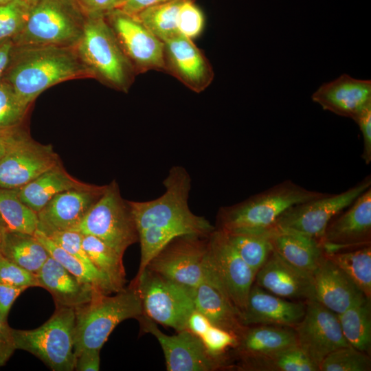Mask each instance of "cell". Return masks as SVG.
<instances>
[{"label":"cell","instance_id":"obj_55","mask_svg":"<svg viewBox=\"0 0 371 371\" xmlns=\"http://www.w3.org/2000/svg\"><path fill=\"white\" fill-rule=\"evenodd\" d=\"M11 0H0V4H3L10 1Z\"/></svg>","mask_w":371,"mask_h":371},{"label":"cell","instance_id":"obj_27","mask_svg":"<svg viewBox=\"0 0 371 371\" xmlns=\"http://www.w3.org/2000/svg\"><path fill=\"white\" fill-rule=\"evenodd\" d=\"M70 175L61 163L18 189L20 199L36 214L55 195L74 189L94 187Z\"/></svg>","mask_w":371,"mask_h":371},{"label":"cell","instance_id":"obj_30","mask_svg":"<svg viewBox=\"0 0 371 371\" xmlns=\"http://www.w3.org/2000/svg\"><path fill=\"white\" fill-rule=\"evenodd\" d=\"M34 235L49 255L80 280L105 294L117 292L109 278L94 266L88 265L71 256L43 232L36 230Z\"/></svg>","mask_w":371,"mask_h":371},{"label":"cell","instance_id":"obj_22","mask_svg":"<svg viewBox=\"0 0 371 371\" xmlns=\"http://www.w3.org/2000/svg\"><path fill=\"white\" fill-rule=\"evenodd\" d=\"M312 100L324 110L354 120L371 106V81L343 74L321 85L313 94Z\"/></svg>","mask_w":371,"mask_h":371},{"label":"cell","instance_id":"obj_54","mask_svg":"<svg viewBox=\"0 0 371 371\" xmlns=\"http://www.w3.org/2000/svg\"><path fill=\"white\" fill-rule=\"evenodd\" d=\"M7 229H8V227L5 221H3V219L0 215V254H1V245H2L3 235Z\"/></svg>","mask_w":371,"mask_h":371},{"label":"cell","instance_id":"obj_39","mask_svg":"<svg viewBox=\"0 0 371 371\" xmlns=\"http://www.w3.org/2000/svg\"><path fill=\"white\" fill-rule=\"evenodd\" d=\"M368 354L350 346L338 348L328 354L319 365V371H370Z\"/></svg>","mask_w":371,"mask_h":371},{"label":"cell","instance_id":"obj_16","mask_svg":"<svg viewBox=\"0 0 371 371\" xmlns=\"http://www.w3.org/2000/svg\"><path fill=\"white\" fill-rule=\"evenodd\" d=\"M142 329L153 335L164 354L168 371H211L219 366L217 358L206 350L200 337L187 329L168 335L144 313L137 319Z\"/></svg>","mask_w":371,"mask_h":371},{"label":"cell","instance_id":"obj_41","mask_svg":"<svg viewBox=\"0 0 371 371\" xmlns=\"http://www.w3.org/2000/svg\"><path fill=\"white\" fill-rule=\"evenodd\" d=\"M201 11L191 0H183L177 16V29L181 35L192 39L198 36L204 26Z\"/></svg>","mask_w":371,"mask_h":371},{"label":"cell","instance_id":"obj_18","mask_svg":"<svg viewBox=\"0 0 371 371\" xmlns=\"http://www.w3.org/2000/svg\"><path fill=\"white\" fill-rule=\"evenodd\" d=\"M164 71L195 93L213 81L212 66L192 39L181 34L164 43Z\"/></svg>","mask_w":371,"mask_h":371},{"label":"cell","instance_id":"obj_1","mask_svg":"<svg viewBox=\"0 0 371 371\" xmlns=\"http://www.w3.org/2000/svg\"><path fill=\"white\" fill-rule=\"evenodd\" d=\"M191 182L188 171L175 166L163 181L165 192L162 195L151 201H129L140 244L137 278L173 239L187 235L207 237L215 229L208 220L190 210Z\"/></svg>","mask_w":371,"mask_h":371},{"label":"cell","instance_id":"obj_3","mask_svg":"<svg viewBox=\"0 0 371 371\" xmlns=\"http://www.w3.org/2000/svg\"><path fill=\"white\" fill-rule=\"evenodd\" d=\"M109 295L98 292L89 302L74 308L75 355L84 350H100L120 323L137 319L143 314L140 295L133 284Z\"/></svg>","mask_w":371,"mask_h":371},{"label":"cell","instance_id":"obj_6","mask_svg":"<svg viewBox=\"0 0 371 371\" xmlns=\"http://www.w3.org/2000/svg\"><path fill=\"white\" fill-rule=\"evenodd\" d=\"M76 47L94 78L117 91H128L136 73L104 14L89 13Z\"/></svg>","mask_w":371,"mask_h":371},{"label":"cell","instance_id":"obj_44","mask_svg":"<svg viewBox=\"0 0 371 371\" xmlns=\"http://www.w3.org/2000/svg\"><path fill=\"white\" fill-rule=\"evenodd\" d=\"M201 339L207 352L218 358L229 347H236L238 339L229 332L218 327L211 326Z\"/></svg>","mask_w":371,"mask_h":371},{"label":"cell","instance_id":"obj_31","mask_svg":"<svg viewBox=\"0 0 371 371\" xmlns=\"http://www.w3.org/2000/svg\"><path fill=\"white\" fill-rule=\"evenodd\" d=\"M371 300L367 298L337 315L348 344L368 354L371 348Z\"/></svg>","mask_w":371,"mask_h":371},{"label":"cell","instance_id":"obj_26","mask_svg":"<svg viewBox=\"0 0 371 371\" xmlns=\"http://www.w3.org/2000/svg\"><path fill=\"white\" fill-rule=\"evenodd\" d=\"M192 291L195 309L212 326L229 332L238 341L247 327L241 323L240 311L226 293L209 282H202Z\"/></svg>","mask_w":371,"mask_h":371},{"label":"cell","instance_id":"obj_11","mask_svg":"<svg viewBox=\"0 0 371 371\" xmlns=\"http://www.w3.org/2000/svg\"><path fill=\"white\" fill-rule=\"evenodd\" d=\"M60 163L51 144L36 142L22 127L9 135L0 159V188L19 189Z\"/></svg>","mask_w":371,"mask_h":371},{"label":"cell","instance_id":"obj_21","mask_svg":"<svg viewBox=\"0 0 371 371\" xmlns=\"http://www.w3.org/2000/svg\"><path fill=\"white\" fill-rule=\"evenodd\" d=\"M255 281L263 289L285 299H314L313 275L292 266L273 250L258 271Z\"/></svg>","mask_w":371,"mask_h":371},{"label":"cell","instance_id":"obj_12","mask_svg":"<svg viewBox=\"0 0 371 371\" xmlns=\"http://www.w3.org/2000/svg\"><path fill=\"white\" fill-rule=\"evenodd\" d=\"M370 187L371 177L368 175L343 192L327 193L322 197L291 207L271 226L300 232L320 240L330 221Z\"/></svg>","mask_w":371,"mask_h":371},{"label":"cell","instance_id":"obj_28","mask_svg":"<svg viewBox=\"0 0 371 371\" xmlns=\"http://www.w3.org/2000/svg\"><path fill=\"white\" fill-rule=\"evenodd\" d=\"M297 345L292 327L256 325L247 327L236 347L243 358L270 355Z\"/></svg>","mask_w":371,"mask_h":371},{"label":"cell","instance_id":"obj_9","mask_svg":"<svg viewBox=\"0 0 371 371\" xmlns=\"http://www.w3.org/2000/svg\"><path fill=\"white\" fill-rule=\"evenodd\" d=\"M207 238L193 235L177 237L158 253L146 269L190 289L209 282L223 291L210 267Z\"/></svg>","mask_w":371,"mask_h":371},{"label":"cell","instance_id":"obj_5","mask_svg":"<svg viewBox=\"0 0 371 371\" xmlns=\"http://www.w3.org/2000/svg\"><path fill=\"white\" fill-rule=\"evenodd\" d=\"M285 180L230 206L219 209L216 229L224 232L256 230L271 226L291 207L325 196Z\"/></svg>","mask_w":371,"mask_h":371},{"label":"cell","instance_id":"obj_34","mask_svg":"<svg viewBox=\"0 0 371 371\" xmlns=\"http://www.w3.org/2000/svg\"><path fill=\"white\" fill-rule=\"evenodd\" d=\"M243 368L262 371H318L315 363L298 345L265 356L243 358Z\"/></svg>","mask_w":371,"mask_h":371},{"label":"cell","instance_id":"obj_15","mask_svg":"<svg viewBox=\"0 0 371 371\" xmlns=\"http://www.w3.org/2000/svg\"><path fill=\"white\" fill-rule=\"evenodd\" d=\"M293 328L298 346L318 366L333 351L350 346L343 335L337 315L315 299L306 301L304 315Z\"/></svg>","mask_w":371,"mask_h":371},{"label":"cell","instance_id":"obj_37","mask_svg":"<svg viewBox=\"0 0 371 371\" xmlns=\"http://www.w3.org/2000/svg\"><path fill=\"white\" fill-rule=\"evenodd\" d=\"M0 215L9 229L31 234L37 229V214L20 199L18 189L0 188Z\"/></svg>","mask_w":371,"mask_h":371},{"label":"cell","instance_id":"obj_43","mask_svg":"<svg viewBox=\"0 0 371 371\" xmlns=\"http://www.w3.org/2000/svg\"><path fill=\"white\" fill-rule=\"evenodd\" d=\"M46 236L71 256L93 266L83 248L81 233L73 230L56 231Z\"/></svg>","mask_w":371,"mask_h":371},{"label":"cell","instance_id":"obj_8","mask_svg":"<svg viewBox=\"0 0 371 371\" xmlns=\"http://www.w3.org/2000/svg\"><path fill=\"white\" fill-rule=\"evenodd\" d=\"M72 230L94 236L122 255L139 240L129 201L122 198L115 180L106 185L100 197Z\"/></svg>","mask_w":371,"mask_h":371},{"label":"cell","instance_id":"obj_49","mask_svg":"<svg viewBox=\"0 0 371 371\" xmlns=\"http://www.w3.org/2000/svg\"><path fill=\"white\" fill-rule=\"evenodd\" d=\"M172 0H119L113 10L133 16L141 10Z\"/></svg>","mask_w":371,"mask_h":371},{"label":"cell","instance_id":"obj_42","mask_svg":"<svg viewBox=\"0 0 371 371\" xmlns=\"http://www.w3.org/2000/svg\"><path fill=\"white\" fill-rule=\"evenodd\" d=\"M0 283L18 287L38 286L36 274L0 254Z\"/></svg>","mask_w":371,"mask_h":371},{"label":"cell","instance_id":"obj_48","mask_svg":"<svg viewBox=\"0 0 371 371\" xmlns=\"http://www.w3.org/2000/svg\"><path fill=\"white\" fill-rule=\"evenodd\" d=\"M100 351L88 350L75 355L74 370L77 371H98L100 370Z\"/></svg>","mask_w":371,"mask_h":371},{"label":"cell","instance_id":"obj_24","mask_svg":"<svg viewBox=\"0 0 371 371\" xmlns=\"http://www.w3.org/2000/svg\"><path fill=\"white\" fill-rule=\"evenodd\" d=\"M250 231L265 235L271 243L273 250L282 259L312 275L324 255L319 240L300 232L272 226Z\"/></svg>","mask_w":371,"mask_h":371},{"label":"cell","instance_id":"obj_14","mask_svg":"<svg viewBox=\"0 0 371 371\" xmlns=\"http://www.w3.org/2000/svg\"><path fill=\"white\" fill-rule=\"evenodd\" d=\"M104 15L136 74L164 71V42L128 15L115 10Z\"/></svg>","mask_w":371,"mask_h":371},{"label":"cell","instance_id":"obj_32","mask_svg":"<svg viewBox=\"0 0 371 371\" xmlns=\"http://www.w3.org/2000/svg\"><path fill=\"white\" fill-rule=\"evenodd\" d=\"M82 246L93 266L109 278L117 291L124 289L123 255L92 235L82 234Z\"/></svg>","mask_w":371,"mask_h":371},{"label":"cell","instance_id":"obj_50","mask_svg":"<svg viewBox=\"0 0 371 371\" xmlns=\"http://www.w3.org/2000/svg\"><path fill=\"white\" fill-rule=\"evenodd\" d=\"M211 326L207 317L196 309L190 314L187 322V330L200 338Z\"/></svg>","mask_w":371,"mask_h":371},{"label":"cell","instance_id":"obj_13","mask_svg":"<svg viewBox=\"0 0 371 371\" xmlns=\"http://www.w3.org/2000/svg\"><path fill=\"white\" fill-rule=\"evenodd\" d=\"M207 260L224 291L241 311L256 273L238 255L225 232L216 227L207 238Z\"/></svg>","mask_w":371,"mask_h":371},{"label":"cell","instance_id":"obj_20","mask_svg":"<svg viewBox=\"0 0 371 371\" xmlns=\"http://www.w3.org/2000/svg\"><path fill=\"white\" fill-rule=\"evenodd\" d=\"M305 310L306 303L287 300L254 284L240 311V321L246 327L273 325L293 328L302 320Z\"/></svg>","mask_w":371,"mask_h":371},{"label":"cell","instance_id":"obj_29","mask_svg":"<svg viewBox=\"0 0 371 371\" xmlns=\"http://www.w3.org/2000/svg\"><path fill=\"white\" fill-rule=\"evenodd\" d=\"M1 254L34 274L50 256L34 234L9 229L4 233Z\"/></svg>","mask_w":371,"mask_h":371},{"label":"cell","instance_id":"obj_35","mask_svg":"<svg viewBox=\"0 0 371 371\" xmlns=\"http://www.w3.org/2000/svg\"><path fill=\"white\" fill-rule=\"evenodd\" d=\"M183 0H172L148 7L131 16L162 42L179 34L177 16Z\"/></svg>","mask_w":371,"mask_h":371},{"label":"cell","instance_id":"obj_2","mask_svg":"<svg viewBox=\"0 0 371 371\" xmlns=\"http://www.w3.org/2000/svg\"><path fill=\"white\" fill-rule=\"evenodd\" d=\"M94 78L75 46H16L3 79L31 106L47 89L63 82Z\"/></svg>","mask_w":371,"mask_h":371},{"label":"cell","instance_id":"obj_53","mask_svg":"<svg viewBox=\"0 0 371 371\" xmlns=\"http://www.w3.org/2000/svg\"><path fill=\"white\" fill-rule=\"evenodd\" d=\"M9 135L0 137V159L6 152L8 146Z\"/></svg>","mask_w":371,"mask_h":371},{"label":"cell","instance_id":"obj_4","mask_svg":"<svg viewBox=\"0 0 371 371\" xmlns=\"http://www.w3.org/2000/svg\"><path fill=\"white\" fill-rule=\"evenodd\" d=\"M27 17L16 46H75L89 14L79 0H27Z\"/></svg>","mask_w":371,"mask_h":371},{"label":"cell","instance_id":"obj_7","mask_svg":"<svg viewBox=\"0 0 371 371\" xmlns=\"http://www.w3.org/2000/svg\"><path fill=\"white\" fill-rule=\"evenodd\" d=\"M75 311L56 307L52 317L32 330L12 328L16 349L32 354L54 371L74 370Z\"/></svg>","mask_w":371,"mask_h":371},{"label":"cell","instance_id":"obj_45","mask_svg":"<svg viewBox=\"0 0 371 371\" xmlns=\"http://www.w3.org/2000/svg\"><path fill=\"white\" fill-rule=\"evenodd\" d=\"M359 126L363 139L361 157L366 164L371 161V106L363 109L354 120Z\"/></svg>","mask_w":371,"mask_h":371},{"label":"cell","instance_id":"obj_10","mask_svg":"<svg viewBox=\"0 0 371 371\" xmlns=\"http://www.w3.org/2000/svg\"><path fill=\"white\" fill-rule=\"evenodd\" d=\"M132 284L139 291L144 315L177 332L187 329L188 319L195 310L193 289L148 269Z\"/></svg>","mask_w":371,"mask_h":371},{"label":"cell","instance_id":"obj_47","mask_svg":"<svg viewBox=\"0 0 371 371\" xmlns=\"http://www.w3.org/2000/svg\"><path fill=\"white\" fill-rule=\"evenodd\" d=\"M27 289L0 283V316L8 321L10 310L16 299Z\"/></svg>","mask_w":371,"mask_h":371},{"label":"cell","instance_id":"obj_52","mask_svg":"<svg viewBox=\"0 0 371 371\" xmlns=\"http://www.w3.org/2000/svg\"><path fill=\"white\" fill-rule=\"evenodd\" d=\"M14 47L12 38L0 39V80L9 66Z\"/></svg>","mask_w":371,"mask_h":371},{"label":"cell","instance_id":"obj_25","mask_svg":"<svg viewBox=\"0 0 371 371\" xmlns=\"http://www.w3.org/2000/svg\"><path fill=\"white\" fill-rule=\"evenodd\" d=\"M36 277L38 286L51 293L56 307L76 308L89 302L96 293L100 292L80 280L51 256Z\"/></svg>","mask_w":371,"mask_h":371},{"label":"cell","instance_id":"obj_23","mask_svg":"<svg viewBox=\"0 0 371 371\" xmlns=\"http://www.w3.org/2000/svg\"><path fill=\"white\" fill-rule=\"evenodd\" d=\"M313 278L314 299L337 315L366 298L325 252Z\"/></svg>","mask_w":371,"mask_h":371},{"label":"cell","instance_id":"obj_36","mask_svg":"<svg viewBox=\"0 0 371 371\" xmlns=\"http://www.w3.org/2000/svg\"><path fill=\"white\" fill-rule=\"evenodd\" d=\"M224 232L238 255L257 273L273 251L269 239L255 231Z\"/></svg>","mask_w":371,"mask_h":371},{"label":"cell","instance_id":"obj_51","mask_svg":"<svg viewBox=\"0 0 371 371\" xmlns=\"http://www.w3.org/2000/svg\"><path fill=\"white\" fill-rule=\"evenodd\" d=\"M89 13L106 14L113 10L119 0H79Z\"/></svg>","mask_w":371,"mask_h":371},{"label":"cell","instance_id":"obj_38","mask_svg":"<svg viewBox=\"0 0 371 371\" xmlns=\"http://www.w3.org/2000/svg\"><path fill=\"white\" fill-rule=\"evenodd\" d=\"M30 106L24 104L12 85L0 80V137L23 127Z\"/></svg>","mask_w":371,"mask_h":371},{"label":"cell","instance_id":"obj_17","mask_svg":"<svg viewBox=\"0 0 371 371\" xmlns=\"http://www.w3.org/2000/svg\"><path fill=\"white\" fill-rule=\"evenodd\" d=\"M326 253L371 243V187L331 220L319 240Z\"/></svg>","mask_w":371,"mask_h":371},{"label":"cell","instance_id":"obj_46","mask_svg":"<svg viewBox=\"0 0 371 371\" xmlns=\"http://www.w3.org/2000/svg\"><path fill=\"white\" fill-rule=\"evenodd\" d=\"M15 350L12 328L0 316V368L6 363Z\"/></svg>","mask_w":371,"mask_h":371},{"label":"cell","instance_id":"obj_40","mask_svg":"<svg viewBox=\"0 0 371 371\" xmlns=\"http://www.w3.org/2000/svg\"><path fill=\"white\" fill-rule=\"evenodd\" d=\"M27 12V0H11L0 4V39L16 36L25 25Z\"/></svg>","mask_w":371,"mask_h":371},{"label":"cell","instance_id":"obj_19","mask_svg":"<svg viewBox=\"0 0 371 371\" xmlns=\"http://www.w3.org/2000/svg\"><path fill=\"white\" fill-rule=\"evenodd\" d=\"M106 186L74 189L55 195L37 213V229L45 235L74 229L103 193Z\"/></svg>","mask_w":371,"mask_h":371},{"label":"cell","instance_id":"obj_33","mask_svg":"<svg viewBox=\"0 0 371 371\" xmlns=\"http://www.w3.org/2000/svg\"><path fill=\"white\" fill-rule=\"evenodd\" d=\"M325 254L349 277L363 295L371 300L370 245L346 251L325 252Z\"/></svg>","mask_w":371,"mask_h":371}]
</instances>
